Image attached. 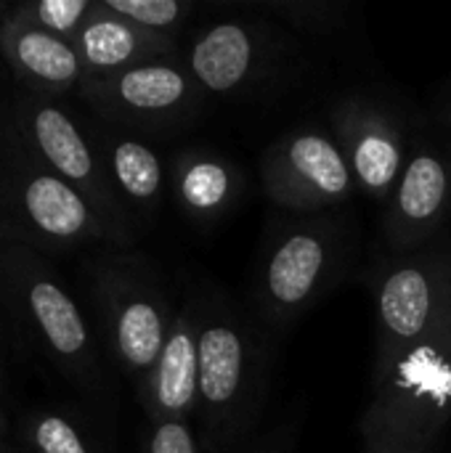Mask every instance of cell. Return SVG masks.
Listing matches in <instances>:
<instances>
[{
    "instance_id": "6da1fadb",
    "label": "cell",
    "mask_w": 451,
    "mask_h": 453,
    "mask_svg": "<svg viewBox=\"0 0 451 453\" xmlns=\"http://www.w3.org/2000/svg\"><path fill=\"white\" fill-rule=\"evenodd\" d=\"M271 194L292 207H314L340 199L351 188V173L343 154L316 133L290 138L276 146L266 165Z\"/></svg>"
},
{
    "instance_id": "7a4b0ae2",
    "label": "cell",
    "mask_w": 451,
    "mask_h": 453,
    "mask_svg": "<svg viewBox=\"0 0 451 453\" xmlns=\"http://www.w3.org/2000/svg\"><path fill=\"white\" fill-rule=\"evenodd\" d=\"M3 48L11 64L29 80L51 88H69L80 77V53L58 35L37 27L13 21L3 29Z\"/></svg>"
},
{
    "instance_id": "3957f363",
    "label": "cell",
    "mask_w": 451,
    "mask_h": 453,
    "mask_svg": "<svg viewBox=\"0 0 451 453\" xmlns=\"http://www.w3.org/2000/svg\"><path fill=\"white\" fill-rule=\"evenodd\" d=\"M21 212L51 239H80L90 228V207L82 194L58 175H32L21 186Z\"/></svg>"
},
{
    "instance_id": "277c9868",
    "label": "cell",
    "mask_w": 451,
    "mask_h": 453,
    "mask_svg": "<svg viewBox=\"0 0 451 453\" xmlns=\"http://www.w3.org/2000/svg\"><path fill=\"white\" fill-rule=\"evenodd\" d=\"M27 130L45 157V162L56 170L66 183L93 186L96 165L88 143L82 141L77 125L56 106H37L27 111Z\"/></svg>"
},
{
    "instance_id": "5b68a950",
    "label": "cell",
    "mask_w": 451,
    "mask_h": 453,
    "mask_svg": "<svg viewBox=\"0 0 451 453\" xmlns=\"http://www.w3.org/2000/svg\"><path fill=\"white\" fill-rule=\"evenodd\" d=\"M27 308L48 340L51 350L66 361L85 358L88 350V329L72 297L51 279L32 276L24 287Z\"/></svg>"
},
{
    "instance_id": "8992f818",
    "label": "cell",
    "mask_w": 451,
    "mask_h": 453,
    "mask_svg": "<svg viewBox=\"0 0 451 453\" xmlns=\"http://www.w3.org/2000/svg\"><path fill=\"white\" fill-rule=\"evenodd\" d=\"M253 66V40L245 27L226 21L207 29L191 50V72L215 90L229 93L239 88Z\"/></svg>"
},
{
    "instance_id": "52a82bcc",
    "label": "cell",
    "mask_w": 451,
    "mask_h": 453,
    "mask_svg": "<svg viewBox=\"0 0 451 453\" xmlns=\"http://www.w3.org/2000/svg\"><path fill=\"white\" fill-rule=\"evenodd\" d=\"M327 250L322 239L311 234H295L282 242L268 263L266 284L268 295L282 308H298L306 303L324 271Z\"/></svg>"
},
{
    "instance_id": "ba28073f",
    "label": "cell",
    "mask_w": 451,
    "mask_h": 453,
    "mask_svg": "<svg viewBox=\"0 0 451 453\" xmlns=\"http://www.w3.org/2000/svg\"><path fill=\"white\" fill-rule=\"evenodd\" d=\"M433 284L420 268H399L380 289V321L399 342L417 340L433 319Z\"/></svg>"
},
{
    "instance_id": "9c48e42d",
    "label": "cell",
    "mask_w": 451,
    "mask_h": 453,
    "mask_svg": "<svg viewBox=\"0 0 451 453\" xmlns=\"http://www.w3.org/2000/svg\"><path fill=\"white\" fill-rule=\"evenodd\" d=\"M199 395L207 406H226L234 401L245 372L242 337L223 324H213L197 337Z\"/></svg>"
},
{
    "instance_id": "30bf717a",
    "label": "cell",
    "mask_w": 451,
    "mask_h": 453,
    "mask_svg": "<svg viewBox=\"0 0 451 453\" xmlns=\"http://www.w3.org/2000/svg\"><path fill=\"white\" fill-rule=\"evenodd\" d=\"M80 58L93 72H112L133 61L136 56L146 53L154 45V37L141 32L128 19L112 13L106 5H101V13L96 11L90 21L80 29Z\"/></svg>"
},
{
    "instance_id": "8fae6325",
    "label": "cell",
    "mask_w": 451,
    "mask_h": 453,
    "mask_svg": "<svg viewBox=\"0 0 451 453\" xmlns=\"http://www.w3.org/2000/svg\"><path fill=\"white\" fill-rule=\"evenodd\" d=\"M199 393V361L197 340L186 324H178L154 369V401L162 414H183Z\"/></svg>"
},
{
    "instance_id": "7c38bea8",
    "label": "cell",
    "mask_w": 451,
    "mask_h": 453,
    "mask_svg": "<svg viewBox=\"0 0 451 453\" xmlns=\"http://www.w3.org/2000/svg\"><path fill=\"white\" fill-rule=\"evenodd\" d=\"M114 98L141 114H154V111H167L178 106L186 98L189 82L186 77L165 64H144V66H130L120 72L112 82Z\"/></svg>"
},
{
    "instance_id": "4fadbf2b",
    "label": "cell",
    "mask_w": 451,
    "mask_h": 453,
    "mask_svg": "<svg viewBox=\"0 0 451 453\" xmlns=\"http://www.w3.org/2000/svg\"><path fill=\"white\" fill-rule=\"evenodd\" d=\"M117 350L125 364L136 372L157 369L159 356L165 350V321L159 308L152 300H128L114 319Z\"/></svg>"
},
{
    "instance_id": "5bb4252c",
    "label": "cell",
    "mask_w": 451,
    "mask_h": 453,
    "mask_svg": "<svg viewBox=\"0 0 451 453\" xmlns=\"http://www.w3.org/2000/svg\"><path fill=\"white\" fill-rule=\"evenodd\" d=\"M447 191H449L447 167L436 157L420 154L409 162L401 178L399 215L412 226H425L441 212L447 202Z\"/></svg>"
},
{
    "instance_id": "9a60e30c",
    "label": "cell",
    "mask_w": 451,
    "mask_h": 453,
    "mask_svg": "<svg viewBox=\"0 0 451 453\" xmlns=\"http://www.w3.org/2000/svg\"><path fill=\"white\" fill-rule=\"evenodd\" d=\"M354 170L369 191H388L401 170V151L385 127H367L354 143Z\"/></svg>"
},
{
    "instance_id": "2e32d148",
    "label": "cell",
    "mask_w": 451,
    "mask_h": 453,
    "mask_svg": "<svg viewBox=\"0 0 451 453\" xmlns=\"http://www.w3.org/2000/svg\"><path fill=\"white\" fill-rule=\"evenodd\" d=\"M112 167L117 183L133 199H152L162 183V167L154 151L138 141H120L112 151Z\"/></svg>"
},
{
    "instance_id": "e0dca14e",
    "label": "cell",
    "mask_w": 451,
    "mask_h": 453,
    "mask_svg": "<svg viewBox=\"0 0 451 453\" xmlns=\"http://www.w3.org/2000/svg\"><path fill=\"white\" fill-rule=\"evenodd\" d=\"M231 191L229 170L215 159H197L181 175V196L194 212L218 210Z\"/></svg>"
},
{
    "instance_id": "ac0fdd59",
    "label": "cell",
    "mask_w": 451,
    "mask_h": 453,
    "mask_svg": "<svg viewBox=\"0 0 451 453\" xmlns=\"http://www.w3.org/2000/svg\"><path fill=\"white\" fill-rule=\"evenodd\" d=\"M104 5L138 29H162L175 24L181 16L178 0H106Z\"/></svg>"
},
{
    "instance_id": "d6986e66",
    "label": "cell",
    "mask_w": 451,
    "mask_h": 453,
    "mask_svg": "<svg viewBox=\"0 0 451 453\" xmlns=\"http://www.w3.org/2000/svg\"><path fill=\"white\" fill-rule=\"evenodd\" d=\"M90 11L93 5L88 0H43L32 8V16L37 19V27L53 35H69L82 24L85 13Z\"/></svg>"
},
{
    "instance_id": "ffe728a7",
    "label": "cell",
    "mask_w": 451,
    "mask_h": 453,
    "mask_svg": "<svg viewBox=\"0 0 451 453\" xmlns=\"http://www.w3.org/2000/svg\"><path fill=\"white\" fill-rule=\"evenodd\" d=\"M32 438L40 453H88L77 430L61 417H43Z\"/></svg>"
},
{
    "instance_id": "44dd1931",
    "label": "cell",
    "mask_w": 451,
    "mask_h": 453,
    "mask_svg": "<svg viewBox=\"0 0 451 453\" xmlns=\"http://www.w3.org/2000/svg\"><path fill=\"white\" fill-rule=\"evenodd\" d=\"M152 453H197V443L183 422L167 419L152 438Z\"/></svg>"
}]
</instances>
